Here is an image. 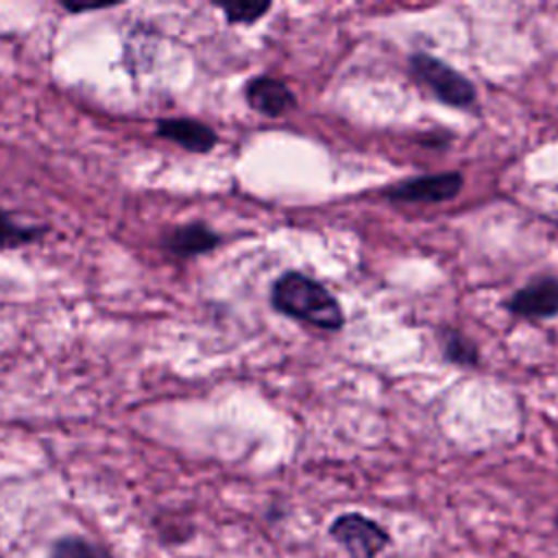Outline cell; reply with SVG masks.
Wrapping results in <instances>:
<instances>
[{
    "instance_id": "7a4b0ae2",
    "label": "cell",
    "mask_w": 558,
    "mask_h": 558,
    "mask_svg": "<svg viewBox=\"0 0 558 558\" xmlns=\"http://www.w3.org/2000/svg\"><path fill=\"white\" fill-rule=\"evenodd\" d=\"M410 72L438 100L451 107H469L475 100L473 83L458 70H453L449 63L427 52H416L410 57Z\"/></svg>"
},
{
    "instance_id": "7c38bea8",
    "label": "cell",
    "mask_w": 558,
    "mask_h": 558,
    "mask_svg": "<svg viewBox=\"0 0 558 558\" xmlns=\"http://www.w3.org/2000/svg\"><path fill=\"white\" fill-rule=\"evenodd\" d=\"M220 9L229 24H253L270 9V2H227Z\"/></svg>"
},
{
    "instance_id": "ba28073f",
    "label": "cell",
    "mask_w": 558,
    "mask_h": 558,
    "mask_svg": "<svg viewBox=\"0 0 558 558\" xmlns=\"http://www.w3.org/2000/svg\"><path fill=\"white\" fill-rule=\"evenodd\" d=\"M218 244H220V235L203 222L174 227L161 238V246L177 257H194L216 248Z\"/></svg>"
},
{
    "instance_id": "8fae6325",
    "label": "cell",
    "mask_w": 558,
    "mask_h": 558,
    "mask_svg": "<svg viewBox=\"0 0 558 558\" xmlns=\"http://www.w3.org/2000/svg\"><path fill=\"white\" fill-rule=\"evenodd\" d=\"M52 558H109V554L81 536H65L54 543Z\"/></svg>"
},
{
    "instance_id": "6da1fadb",
    "label": "cell",
    "mask_w": 558,
    "mask_h": 558,
    "mask_svg": "<svg viewBox=\"0 0 558 558\" xmlns=\"http://www.w3.org/2000/svg\"><path fill=\"white\" fill-rule=\"evenodd\" d=\"M270 301L277 312L320 329L336 331L344 325L342 307L331 292L316 279L296 270L283 272L272 283Z\"/></svg>"
},
{
    "instance_id": "3957f363",
    "label": "cell",
    "mask_w": 558,
    "mask_h": 558,
    "mask_svg": "<svg viewBox=\"0 0 558 558\" xmlns=\"http://www.w3.org/2000/svg\"><path fill=\"white\" fill-rule=\"evenodd\" d=\"M329 534L353 558H375L390 543L388 532L377 521H373V519H368V517H364L360 512H344V514H340L331 523Z\"/></svg>"
},
{
    "instance_id": "9c48e42d",
    "label": "cell",
    "mask_w": 558,
    "mask_h": 558,
    "mask_svg": "<svg viewBox=\"0 0 558 558\" xmlns=\"http://www.w3.org/2000/svg\"><path fill=\"white\" fill-rule=\"evenodd\" d=\"M440 338V349H442V355L453 362V364H462V366H475L480 355H477V349L475 344L462 336L460 331L456 329H442L438 333Z\"/></svg>"
},
{
    "instance_id": "30bf717a",
    "label": "cell",
    "mask_w": 558,
    "mask_h": 558,
    "mask_svg": "<svg viewBox=\"0 0 558 558\" xmlns=\"http://www.w3.org/2000/svg\"><path fill=\"white\" fill-rule=\"evenodd\" d=\"M41 233H44V229L20 225L11 214L0 209V251L24 246V244L37 240Z\"/></svg>"
},
{
    "instance_id": "8992f818",
    "label": "cell",
    "mask_w": 558,
    "mask_h": 558,
    "mask_svg": "<svg viewBox=\"0 0 558 558\" xmlns=\"http://www.w3.org/2000/svg\"><path fill=\"white\" fill-rule=\"evenodd\" d=\"M155 131L159 137L170 140L190 153H209L218 142L211 126L190 118H161L157 120Z\"/></svg>"
},
{
    "instance_id": "277c9868",
    "label": "cell",
    "mask_w": 558,
    "mask_h": 558,
    "mask_svg": "<svg viewBox=\"0 0 558 558\" xmlns=\"http://www.w3.org/2000/svg\"><path fill=\"white\" fill-rule=\"evenodd\" d=\"M462 174L460 172H438L427 177L408 179L399 185H392L384 194L392 201L403 203H440L458 196L462 190Z\"/></svg>"
},
{
    "instance_id": "4fadbf2b",
    "label": "cell",
    "mask_w": 558,
    "mask_h": 558,
    "mask_svg": "<svg viewBox=\"0 0 558 558\" xmlns=\"http://www.w3.org/2000/svg\"><path fill=\"white\" fill-rule=\"evenodd\" d=\"M61 7H63V9H68V11H72V13H76V11H92V9H102L105 4H70V2H63Z\"/></svg>"
},
{
    "instance_id": "52a82bcc",
    "label": "cell",
    "mask_w": 558,
    "mask_h": 558,
    "mask_svg": "<svg viewBox=\"0 0 558 558\" xmlns=\"http://www.w3.org/2000/svg\"><path fill=\"white\" fill-rule=\"evenodd\" d=\"M244 96L255 111L268 118L283 116L294 105V94L290 92V87L283 81L272 76L251 78L244 87Z\"/></svg>"
},
{
    "instance_id": "5b68a950",
    "label": "cell",
    "mask_w": 558,
    "mask_h": 558,
    "mask_svg": "<svg viewBox=\"0 0 558 558\" xmlns=\"http://www.w3.org/2000/svg\"><path fill=\"white\" fill-rule=\"evenodd\" d=\"M508 310L523 318H549L558 314V279L543 277L517 290Z\"/></svg>"
}]
</instances>
